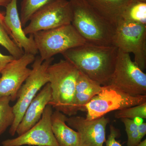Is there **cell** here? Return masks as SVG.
<instances>
[{"mask_svg":"<svg viewBox=\"0 0 146 146\" xmlns=\"http://www.w3.org/2000/svg\"><path fill=\"white\" fill-rule=\"evenodd\" d=\"M118 50L113 45L99 46L86 43L70 49L62 54L81 72L103 86L110 82Z\"/></svg>","mask_w":146,"mask_h":146,"instance_id":"1","label":"cell"},{"mask_svg":"<svg viewBox=\"0 0 146 146\" xmlns=\"http://www.w3.org/2000/svg\"><path fill=\"white\" fill-rule=\"evenodd\" d=\"M70 1L72 11L71 24L86 43L112 45L116 27L97 13L86 0Z\"/></svg>","mask_w":146,"mask_h":146,"instance_id":"2","label":"cell"},{"mask_svg":"<svg viewBox=\"0 0 146 146\" xmlns=\"http://www.w3.org/2000/svg\"><path fill=\"white\" fill-rule=\"evenodd\" d=\"M80 72L74 64L65 59L51 64L47 69L52 91L48 104L70 117L76 114L74 108V100Z\"/></svg>","mask_w":146,"mask_h":146,"instance_id":"3","label":"cell"},{"mask_svg":"<svg viewBox=\"0 0 146 146\" xmlns=\"http://www.w3.org/2000/svg\"><path fill=\"white\" fill-rule=\"evenodd\" d=\"M33 35L43 61L86 43L72 24L38 32Z\"/></svg>","mask_w":146,"mask_h":146,"instance_id":"4","label":"cell"},{"mask_svg":"<svg viewBox=\"0 0 146 146\" xmlns=\"http://www.w3.org/2000/svg\"><path fill=\"white\" fill-rule=\"evenodd\" d=\"M53 58L43 61L39 56L35 57L32 65L31 72L17 94V101L13 106L15 120L9 128V133L13 136L23 119L27 108L36 96L37 92L48 82L47 69L52 63Z\"/></svg>","mask_w":146,"mask_h":146,"instance_id":"5","label":"cell"},{"mask_svg":"<svg viewBox=\"0 0 146 146\" xmlns=\"http://www.w3.org/2000/svg\"><path fill=\"white\" fill-rule=\"evenodd\" d=\"M146 95L133 96L126 94L112 85L102 86L100 92L86 105V119H95L108 112L143 104Z\"/></svg>","mask_w":146,"mask_h":146,"instance_id":"6","label":"cell"},{"mask_svg":"<svg viewBox=\"0 0 146 146\" xmlns=\"http://www.w3.org/2000/svg\"><path fill=\"white\" fill-rule=\"evenodd\" d=\"M112 45L124 52L132 53L134 63L142 71L146 68V25L121 19L116 27Z\"/></svg>","mask_w":146,"mask_h":146,"instance_id":"7","label":"cell"},{"mask_svg":"<svg viewBox=\"0 0 146 146\" xmlns=\"http://www.w3.org/2000/svg\"><path fill=\"white\" fill-rule=\"evenodd\" d=\"M109 84L131 96L146 95V74L131 60L129 54L118 49Z\"/></svg>","mask_w":146,"mask_h":146,"instance_id":"8","label":"cell"},{"mask_svg":"<svg viewBox=\"0 0 146 146\" xmlns=\"http://www.w3.org/2000/svg\"><path fill=\"white\" fill-rule=\"evenodd\" d=\"M72 11L67 0H54L37 11L25 27L26 35L71 24Z\"/></svg>","mask_w":146,"mask_h":146,"instance_id":"9","label":"cell"},{"mask_svg":"<svg viewBox=\"0 0 146 146\" xmlns=\"http://www.w3.org/2000/svg\"><path fill=\"white\" fill-rule=\"evenodd\" d=\"M35 58L34 55L24 53L6 65L0 75V97H9L12 102L17 99L19 89L31 72L28 66Z\"/></svg>","mask_w":146,"mask_h":146,"instance_id":"10","label":"cell"},{"mask_svg":"<svg viewBox=\"0 0 146 146\" xmlns=\"http://www.w3.org/2000/svg\"><path fill=\"white\" fill-rule=\"evenodd\" d=\"M52 108L47 105L39 121L16 138L5 140L2 146H59L53 133L51 117Z\"/></svg>","mask_w":146,"mask_h":146,"instance_id":"11","label":"cell"},{"mask_svg":"<svg viewBox=\"0 0 146 146\" xmlns=\"http://www.w3.org/2000/svg\"><path fill=\"white\" fill-rule=\"evenodd\" d=\"M110 120L104 116L87 120L81 116L67 118L66 123L80 134V146H103L106 141V127Z\"/></svg>","mask_w":146,"mask_h":146,"instance_id":"12","label":"cell"},{"mask_svg":"<svg viewBox=\"0 0 146 146\" xmlns=\"http://www.w3.org/2000/svg\"><path fill=\"white\" fill-rule=\"evenodd\" d=\"M18 0H11L6 7L4 24L9 35L24 52L36 55L38 51L33 35L27 36L25 33L18 13Z\"/></svg>","mask_w":146,"mask_h":146,"instance_id":"13","label":"cell"},{"mask_svg":"<svg viewBox=\"0 0 146 146\" xmlns=\"http://www.w3.org/2000/svg\"><path fill=\"white\" fill-rule=\"evenodd\" d=\"M52 91L48 82L32 101L19 123L16 133L20 136L38 122L51 99Z\"/></svg>","mask_w":146,"mask_h":146,"instance_id":"14","label":"cell"},{"mask_svg":"<svg viewBox=\"0 0 146 146\" xmlns=\"http://www.w3.org/2000/svg\"><path fill=\"white\" fill-rule=\"evenodd\" d=\"M68 117L62 112L56 110L51 117L53 133L59 146H80V137L66 123Z\"/></svg>","mask_w":146,"mask_h":146,"instance_id":"15","label":"cell"},{"mask_svg":"<svg viewBox=\"0 0 146 146\" xmlns=\"http://www.w3.org/2000/svg\"><path fill=\"white\" fill-rule=\"evenodd\" d=\"M102 89V86L80 72L74 100V108L76 114L79 111L86 112V105Z\"/></svg>","mask_w":146,"mask_h":146,"instance_id":"16","label":"cell"},{"mask_svg":"<svg viewBox=\"0 0 146 146\" xmlns=\"http://www.w3.org/2000/svg\"><path fill=\"white\" fill-rule=\"evenodd\" d=\"M102 17L116 27L130 0H86Z\"/></svg>","mask_w":146,"mask_h":146,"instance_id":"17","label":"cell"},{"mask_svg":"<svg viewBox=\"0 0 146 146\" xmlns=\"http://www.w3.org/2000/svg\"><path fill=\"white\" fill-rule=\"evenodd\" d=\"M121 20L146 25V3L130 1L123 12Z\"/></svg>","mask_w":146,"mask_h":146,"instance_id":"18","label":"cell"},{"mask_svg":"<svg viewBox=\"0 0 146 146\" xmlns=\"http://www.w3.org/2000/svg\"><path fill=\"white\" fill-rule=\"evenodd\" d=\"M54 1V0H23L20 15L23 27L27 25L35 13Z\"/></svg>","mask_w":146,"mask_h":146,"instance_id":"19","label":"cell"},{"mask_svg":"<svg viewBox=\"0 0 146 146\" xmlns=\"http://www.w3.org/2000/svg\"><path fill=\"white\" fill-rule=\"evenodd\" d=\"M11 101L9 97H0V136L11 126L15 120L13 108L9 104Z\"/></svg>","mask_w":146,"mask_h":146,"instance_id":"20","label":"cell"},{"mask_svg":"<svg viewBox=\"0 0 146 146\" xmlns=\"http://www.w3.org/2000/svg\"><path fill=\"white\" fill-rule=\"evenodd\" d=\"M0 45L8 51L15 59L21 58L24 54L21 49L10 38L5 27L0 23Z\"/></svg>","mask_w":146,"mask_h":146,"instance_id":"21","label":"cell"},{"mask_svg":"<svg viewBox=\"0 0 146 146\" xmlns=\"http://www.w3.org/2000/svg\"><path fill=\"white\" fill-rule=\"evenodd\" d=\"M115 117L117 119L122 118L134 119L136 117L146 118V102L138 105L127 108L115 112Z\"/></svg>","mask_w":146,"mask_h":146,"instance_id":"22","label":"cell"},{"mask_svg":"<svg viewBox=\"0 0 146 146\" xmlns=\"http://www.w3.org/2000/svg\"><path fill=\"white\" fill-rule=\"evenodd\" d=\"M110 133L105 142L106 146H122L119 142L116 140L120 134L119 130L112 125H110Z\"/></svg>","mask_w":146,"mask_h":146,"instance_id":"23","label":"cell"},{"mask_svg":"<svg viewBox=\"0 0 146 146\" xmlns=\"http://www.w3.org/2000/svg\"><path fill=\"white\" fill-rule=\"evenodd\" d=\"M121 120L124 124L127 135L138 130V126L134 123L133 120L127 118H122Z\"/></svg>","mask_w":146,"mask_h":146,"instance_id":"24","label":"cell"},{"mask_svg":"<svg viewBox=\"0 0 146 146\" xmlns=\"http://www.w3.org/2000/svg\"><path fill=\"white\" fill-rule=\"evenodd\" d=\"M14 59L15 58L14 57L11 55H4L0 52V75L1 72L5 67L6 65Z\"/></svg>","mask_w":146,"mask_h":146,"instance_id":"25","label":"cell"},{"mask_svg":"<svg viewBox=\"0 0 146 146\" xmlns=\"http://www.w3.org/2000/svg\"><path fill=\"white\" fill-rule=\"evenodd\" d=\"M138 131L139 136L141 140L146 134V123H143L140 125L138 126Z\"/></svg>","mask_w":146,"mask_h":146,"instance_id":"26","label":"cell"},{"mask_svg":"<svg viewBox=\"0 0 146 146\" xmlns=\"http://www.w3.org/2000/svg\"><path fill=\"white\" fill-rule=\"evenodd\" d=\"M143 118L141 117H136L133 119V121H134V123L137 125L138 126L141 125L142 123H143Z\"/></svg>","mask_w":146,"mask_h":146,"instance_id":"27","label":"cell"},{"mask_svg":"<svg viewBox=\"0 0 146 146\" xmlns=\"http://www.w3.org/2000/svg\"><path fill=\"white\" fill-rule=\"evenodd\" d=\"M11 1V0H0V6L6 7Z\"/></svg>","mask_w":146,"mask_h":146,"instance_id":"28","label":"cell"},{"mask_svg":"<svg viewBox=\"0 0 146 146\" xmlns=\"http://www.w3.org/2000/svg\"><path fill=\"white\" fill-rule=\"evenodd\" d=\"M4 16L5 15H4L1 12H0V23L3 24L4 26L5 27L6 29V28L4 22Z\"/></svg>","mask_w":146,"mask_h":146,"instance_id":"29","label":"cell"},{"mask_svg":"<svg viewBox=\"0 0 146 146\" xmlns=\"http://www.w3.org/2000/svg\"><path fill=\"white\" fill-rule=\"evenodd\" d=\"M135 146H146V139L144 141H141L138 145Z\"/></svg>","mask_w":146,"mask_h":146,"instance_id":"30","label":"cell"},{"mask_svg":"<svg viewBox=\"0 0 146 146\" xmlns=\"http://www.w3.org/2000/svg\"><path fill=\"white\" fill-rule=\"evenodd\" d=\"M131 2H138L146 3V0H130Z\"/></svg>","mask_w":146,"mask_h":146,"instance_id":"31","label":"cell"}]
</instances>
